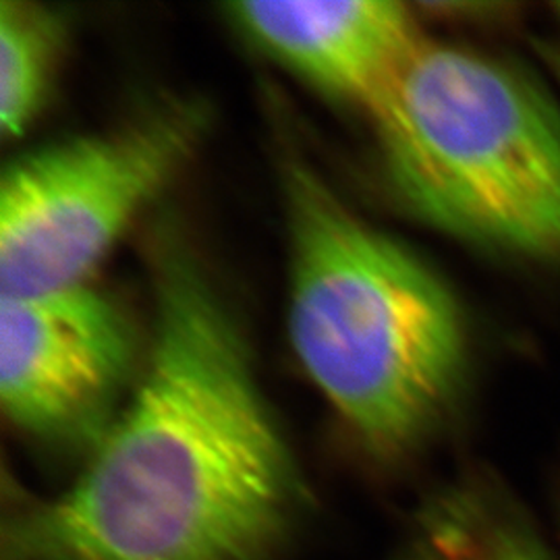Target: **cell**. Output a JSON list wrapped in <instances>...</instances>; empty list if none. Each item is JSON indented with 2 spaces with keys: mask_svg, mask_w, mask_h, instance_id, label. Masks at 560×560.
Wrapping results in <instances>:
<instances>
[{
  "mask_svg": "<svg viewBox=\"0 0 560 560\" xmlns=\"http://www.w3.org/2000/svg\"><path fill=\"white\" fill-rule=\"evenodd\" d=\"M282 189L295 355L368 453L400 459L459 393L467 353L459 303L307 164L284 162Z\"/></svg>",
  "mask_w": 560,
  "mask_h": 560,
  "instance_id": "cell-2",
  "label": "cell"
},
{
  "mask_svg": "<svg viewBox=\"0 0 560 560\" xmlns=\"http://www.w3.org/2000/svg\"><path fill=\"white\" fill-rule=\"evenodd\" d=\"M133 358L131 322L88 284L0 298V402L34 439L98 444L117 420Z\"/></svg>",
  "mask_w": 560,
  "mask_h": 560,
  "instance_id": "cell-5",
  "label": "cell"
},
{
  "mask_svg": "<svg viewBox=\"0 0 560 560\" xmlns=\"http://www.w3.org/2000/svg\"><path fill=\"white\" fill-rule=\"evenodd\" d=\"M226 9L272 57L365 110L425 40L411 11L393 0H258Z\"/></svg>",
  "mask_w": 560,
  "mask_h": 560,
  "instance_id": "cell-6",
  "label": "cell"
},
{
  "mask_svg": "<svg viewBox=\"0 0 560 560\" xmlns=\"http://www.w3.org/2000/svg\"><path fill=\"white\" fill-rule=\"evenodd\" d=\"M368 113L384 173L421 221L486 249L560 258V115L527 75L423 40Z\"/></svg>",
  "mask_w": 560,
  "mask_h": 560,
  "instance_id": "cell-3",
  "label": "cell"
},
{
  "mask_svg": "<svg viewBox=\"0 0 560 560\" xmlns=\"http://www.w3.org/2000/svg\"><path fill=\"white\" fill-rule=\"evenodd\" d=\"M399 560H559L515 499L460 481L421 509Z\"/></svg>",
  "mask_w": 560,
  "mask_h": 560,
  "instance_id": "cell-7",
  "label": "cell"
},
{
  "mask_svg": "<svg viewBox=\"0 0 560 560\" xmlns=\"http://www.w3.org/2000/svg\"><path fill=\"white\" fill-rule=\"evenodd\" d=\"M65 40V20L52 9L0 2V129L18 138L40 110Z\"/></svg>",
  "mask_w": 560,
  "mask_h": 560,
  "instance_id": "cell-8",
  "label": "cell"
},
{
  "mask_svg": "<svg viewBox=\"0 0 560 560\" xmlns=\"http://www.w3.org/2000/svg\"><path fill=\"white\" fill-rule=\"evenodd\" d=\"M133 399L78 481L4 525L2 560H268L300 509L295 465L240 326L198 260L162 243Z\"/></svg>",
  "mask_w": 560,
  "mask_h": 560,
  "instance_id": "cell-1",
  "label": "cell"
},
{
  "mask_svg": "<svg viewBox=\"0 0 560 560\" xmlns=\"http://www.w3.org/2000/svg\"><path fill=\"white\" fill-rule=\"evenodd\" d=\"M200 102H166L117 131L30 152L0 180V298L85 284L127 224L196 150Z\"/></svg>",
  "mask_w": 560,
  "mask_h": 560,
  "instance_id": "cell-4",
  "label": "cell"
}]
</instances>
